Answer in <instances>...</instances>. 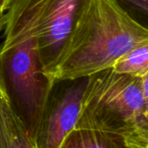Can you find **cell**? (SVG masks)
Returning <instances> with one entry per match:
<instances>
[{"label": "cell", "instance_id": "1", "mask_svg": "<svg viewBox=\"0 0 148 148\" xmlns=\"http://www.w3.org/2000/svg\"><path fill=\"white\" fill-rule=\"evenodd\" d=\"M45 0H13L0 46V81L36 142L53 80L45 73L39 36Z\"/></svg>", "mask_w": 148, "mask_h": 148}, {"label": "cell", "instance_id": "2", "mask_svg": "<svg viewBox=\"0 0 148 148\" xmlns=\"http://www.w3.org/2000/svg\"><path fill=\"white\" fill-rule=\"evenodd\" d=\"M145 43H148V30L115 0H88L53 79L89 77L112 68L120 57Z\"/></svg>", "mask_w": 148, "mask_h": 148}, {"label": "cell", "instance_id": "3", "mask_svg": "<svg viewBox=\"0 0 148 148\" xmlns=\"http://www.w3.org/2000/svg\"><path fill=\"white\" fill-rule=\"evenodd\" d=\"M81 111L127 132L141 148L148 146V125L141 79L108 68L88 77Z\"/></svg>", "mask_w": 148, "mask_h": 148}, {"label": "cell", "instance_id": "4", "mask_svg": "<svg viewBox=\"0 0 148 148\" xmlns=\"http://www.w3.org/2000/svg\"><path fill=\"white\" fill-rule=\"evenodd\" d=\"M88 77L53 80L36 144L38 148H60L79 119Z\"/></svg>", "mask_w": 148, "mask_h": 148}, {"label": "cell", "instance_id": "5", "mask_svg": "<svg viewBox=\"0 0 148 148\" xmlns=\"http://www.w3.org/2000/svg\"><path fill=\"white\" fill-rule=\"evenodd\" d=\"M88 0H45L39 36L45 73L53 79L61 55Z\"/></svg>", "mask_w": 148, "mask_h": 148}, {"label": "cell", "instance_id": "6", "mask_svg": "<svg viewBox=\"0 0 148 148\" xmlns=\"http://www.w3.org/2000/svg\"><path fill=\"white\" fill-rule=\"evenodd\" d=\"M60 148H140L131 135L112 125L80 111L77 125Z\"/></svg>", "mask_w": 148, "mask_h": 148}, {"label": "cell", "instance_id": "7", "mask_svg": "<svg viewBox=\"0 0 148 148\" xmlns=\"http://www.w3.org/2000/svg\"><path fill=\"white\" fill-rule=\"evenodd\" d=\"M5 125L9 148H38L24 122L14 110L11 100L5 108Z\"/></svg>", "mask_w": 148, "mask_h": 148}, {"label": "cell", "instance_id": "8", "mask_svg": "<svg viewBox=\"0 0 148 148\" xmlns=\"http://www.w3.org/2000/svg\"><path fill=\"white\" fill-rule=\"evenodd\" d=\"M115 71L142 79L148 73V43L138 45L120 57L112 67Z\"/></svg>", "mask_w": 148, "mask_h": 148}, {"label": "cell", "instance_id": "9", "mask_svg": "<svg viewBox=\"0 0 148 148\" xmlns=\"http://www.w3.org/2000/svg\"><path fill=\"white\" fill-rule=\"evenodd\" d=\"M139 25L148 30V0H115Z\"/></svg>", "mask_w": 148, "mask_h": 148}, {"label": "cell", "instance_id": "10", "mask_svg": "<svg viewBox=\"0 0 148 148\" xmlns=\"http://www.w3.org/2000/svg\"><path fill=\"white\" fill-rule=\"evenodd\" d=\"M9 102L10 99L0 81V148H9L5 125V112Z\"/></svg>", "mask_w": 148, "mask_h": 148}, {"label": "cell", "instance_id": "11", "mask_svg": "<svg viewBox=\"0 0 148 148\" xmlns=\"http://www.w3.org/2000/svg\"><path fill=\"white\" fill-rule=\"evenodd\" d=\"M141 86H142V92H143L144 102H145V118L148 125V73L141 79Z\"/></svg>", "mask_w": 148, "mask_h": 148}, {"label": "cell", "instance_id": "12", "mask_svg": "<svg viewBox=\"0 0 148 148\" xmlns=\"http://www.w3.org/2000/svg\"><path fill=\"white\" fill-rule=\"evenodd\" d=\"M5 22H6V14L4 13L2 15H0V32L4 29L5 25Z\"/></svg>", "mask_w": 148, "mask_h": 148}, {"label": "cell", "instance_id": "13", "mask_svg": "<svg viewBox=\"0 0 148 148\" xmlns=\"http://www.w3.org/2000/svg\"><path fill=\"white\" fill-rule=\"evenodd\" d=\"M4 5H5V6L7 8V10L9 9V7H10V5H11V4L12 3V1L13 0H0Z\"/></svg>", "mask_w": 148, "mask_h": 148}, {"label": "cell", "instance_id": "14", "mask_svg": "<svg viewBox=\"0 0 148 148\" xmlns=\"http://www.w3.org/2000/svg\"><path fill=\"white\" fill-rule=\"evenodd\" d=\"M7 10V8L5 6V5L0 1V15H2L5 12V11Z\"/></svg>", "mask_w": 148, "mask_h": 148}, {"label": "cell", "instance_id": "15", "mask_svg": "<svg viewBox=\"0 0 148 148\" xmlns=\"http://www.w3.org/2000/svg\"><path fill=\"white\" fill-rule=\"evenodd\" d=\"M147 148H148V146H147Z\"/></svg>", "mask_w": 148, "mask_h": 148}]
</instances>
